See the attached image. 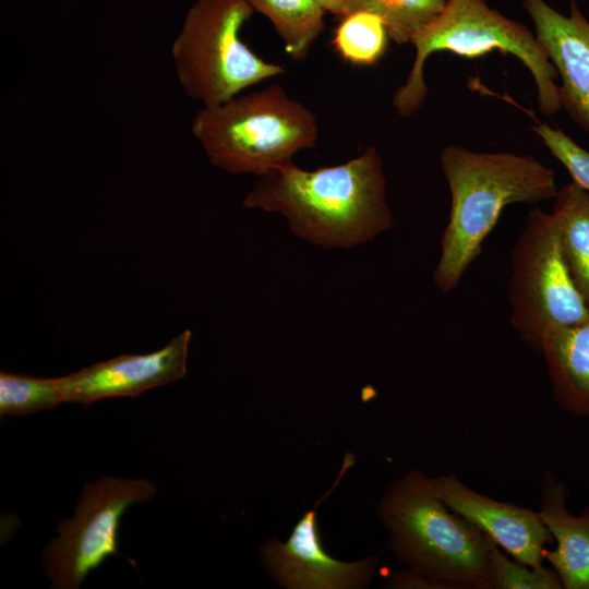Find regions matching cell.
<instances>
[{"instance_id": "1", "label": "cell", "mask_w": 589, "mask_h": 589, "mask_svg": "<svg viewBox=\"0 0 589 589\" xmlns=\"http://www.w3.org/2000/svg\"><path fill=\"white\" fill-rule=\"evenodd\" d=\"M247 208L284 216L293 235L324 248H352L393 227L383 160L369 146L344 164L299 168L293 161L257 176Z\"/></svg>"}, {"instance_id": "2", "label": "cell", "mask_w": 589, "mask_h": 589, "mask_svg": "<svg viewBox=\"0 0 589 589\" xmlns=\"http://www.w3.org/2000/svg\"><path fill=\"white\" fill-rule=\"evenodd\" d=\"M441 165L450 211L433 281L448 293L481 253L507 205L552 200L558 189L553 170L530 155L479 153L452 144L441 153Z\"/></svg>"}, {"instance_id": "3", "label": "cell", "mask_w": 589, "mask_h": 589, "mask_svg": "<svg viewBox=\"0 0 589 589\" xmlns=\"http://www.w3.org/2000/svg\"><path fill=\"white\" fill-rule=\"evenodd\" d=\"M380 515L395 555L437 589H492L491 540L452 510L421 471L392 484Z\"/></svg>"}, {"instance_id": "4", "label": "cell", "mask_w": 589, "mask_h": 589, "mask_svg": "<svg viewBox=\"0 0 589 589\" xmlns=\"http://www.w3.org/2000/svg\"><path fill=\"white\" fill-rule=\"evenodd\" d=\"M191 130L208 160L232 175L261 176L318 139L316 116L279 84L202 107Z\"/></svg>"}, {"instance_id": "5", "label": "cell", "mask_w": 589, "mask_h": 589, "mask_svg": "<svg viewBox=\"0 0 589 589\" xmlns=\"http://www.w3.org/2000/svg\"><path fill=\"white\" fill-rule=\"evenodd\" d=\"M411 45L416 49L411 70L393 96V106L402 118H410L423 105L429 92L424 64L438 51L469 59L493 50L510 53L531 73L540 111L552 117L562 109L555 83L558 74L536 35L490 8L485 0H446L443 10L413 37Z\"/></svg>"}, {"instance_id": "6", "label": "cell", "mask_w": 589, "mask_h": 589, "mask_svg": "<svg viewBox=\"0 0 589 589\" xmlns=\"http://www.w3.org/2000/svg\"><path fill=\"white\" fill-rule=\"evenodd\" d=\"M254 10L247 0H195L185 13L171 55L183 92L202 107L216 106L287 73L241 38Z\"/></svg>"}, {"instance_id": "7", "label": "cell", "mask_w": 589, "mask_h": 589, "mask_svg": "<svg viewBox=\"0 0 589 589\" xmlns=\"http://www.w3.org/2000/svg\"><path fill=\"white\" fill-rule=\"evenodd\" d=\"M508 299L513 326L536 351L551 328L589 320V308L564 262L552 213L533 208L527 215L512 251Z\"/></svg>"}, {"instance_id": "8", "label": "cell", "mask_w": 589, "mask_h": 589, "mask_svg": "<svg viewBox=\"0 0 589 589\" xmlns=\"http://www.w3.org/2000/svg\"><path fill=\"white\" fill-rule=\"evenodd\" d=\"M147 479L101 477L85 483L74 516L58 525V537L45 548V575L55 589H77L111 555H120L118 536L125 509L153 498Z\"/></svg>"}, {"instance_id": "9", "label": "cell", "mask_w": 589, "mask_h": 589, "mask_svg": "<svg viewBox=\"0 0 589 589\" xmlns=\"http://www.w3.org/2000/svg\"><path fill=\"white\" fill-rule=\"evenodd\" d=\"M191 330L173 337L165 347L144 354H121L60 377L65 402L84 406L110 397H133L182 378Z\"/></svg>"}, {"instance_id": "10", "label": "cell", "mask_w": 589, "mask_h": 589, "mask_svg": "<svg viewBox=\"0 0 589 589\" xmlns=\"http://www.w3.org/2000/svg\"><path fill=\"white\" fill-rule=\"evenodd\" d=\"M350 455L330 490L296 524L286 543L268 541L263 556L268 570L287 588L339 589L362 587L371 579L377 558L345 563L329 556L322 546L316 524V507L337 485L352 465Z\"/></svg>"}, {"instance_id": "11", "label": "cell", "mask_w": 589, "mask_h": 589, "mask_svg": "<svg viewBox=\"0 0 589 589\" xmlns=\"http://www.w3.org/2000/svg\"><path fill=\"white\" fill-rule=\"evenodd\" d=\"M430 480L435 493L452 510L514 560L533 568L544 567L545 545L553 539L538 512L477 492L453 473Z\"/></svg>"}, {"instance_id": "12", "label": "cell", "mask_w": 589, "mask_h": 589, "mask_svg": "<svg viewBox=\"0 0 589 589\" xmlns=\"http://www.w3.org/2000/svg\"><path fill=\"white\" fill-rule=\"evenodd\" d=\"M562 84L560 99L572 120L589 132V21L577 2L564 15L544 0H521Z\"/></svg>"}, {"instance_id": "13", "label": "cell", "mask_w": 589, "mask_h": 589, "mask_svg": "<svg viewBox=\"0 0 589 589\" xmlns=\"http://www.w3.org/2000/svg\"><path fill=\"white\" fill-rule=\"evenodd\" d=\"M567 489L556 474L546 470L542 478L539 516L556 543L544 550L562 588L589 589V507L581 515L567 507Z\"/></svg>"}, {"instance_id": "14", "label": "cell", "mask_w": 589, "mask_h": 589, "mask_svg": "<svg viewBox=\"0 0 589 589\" xmlns=\"http://www.w3.org/2000/svg\"><path fill=\"white\" fill-rule=\"evenodd\" d=\"M540 352L556 402L567 412L589 416V320L551 328Z\"/></svg>"}, {"instance_id": "15", "label": "cell", "mask_w": 589, "mask_h": 589, "mask_svg": "<svg viewBox=\"0 0 589 589\" xmlns=\"http://www.w3.org/2000/svg\"><path fill=\"white\" fill-rule=\"evenodd\" d=\"M552 214L564 262L589 308V191L574 181L558 189Z\"/></svg>"}, {"instance_id": "16", "label": "cell", "mask_w": 589, "mask_h": 589, "mask_svg": "<svg viewBox=\"0 0 589 589\" xmlns=\"http://www.w3.org/2000/svg\"><path fill=\"white\" fill-rule=\"evenodd\" d=\"M247 1L271 21L292 60H303L325 27V10L316 0Z\"/></svg>"}, {"instance_id": "17", "label": "cell", "mask_w": 589, "mask_h": 589, "mask_svg": "<svg viewBox=\"0 0 589 589\" xmlns=\"http://www.w3.org/2000/svg\"><path fill=\"white\" fill-rule=\"evenodd\" d=\"M388 33L382 19L369 11H354L342 16L335 28L333 44L346 61L371 67L385 55Z\"/></svg>"}, {"instance_id": "18", "label": "cell", "mask_w": 589, "mask_h": 589, "mask_svg": "<svg viewBox=\"0 0 589 589\" xmlns=\"http://www.w3.org/2000/svg\"><path fill=\"white\" fill-rule=\"evenodd\" d=\"M446 0H352L351 12L369 11L384 22L389 39L411 44L443 10Z\"/></svg>"}, {"instance_id": "19", "label": "cell", "mask_w": 589, "mask_h": 589, "mask_svg": "<svg viewBox=\"0 0 589 589\" xmlns=\"http://www.w3.org/2000/svg\"><path fill=\"white\" fill-rule=\"evenodd\" d=\"M65 402L60 377H35L0 373V412L25 416L49 410Z\"/></svg>"}, {"instance_id": "20", "label": "cell", "mask_w": 589, "mask_h": 589, "mask_svg": "<svg viewBox=\"0 0 589 589\" xmlns=\"http://www.w3.org/2000/svg\"><path fill=\"white\" fill-rule=\"evenodd\" d=\"M492 589H560L562 584L553 568H533L508 558L492 540L490 543Z\"/></svg>"}, {"instance_id": "21", "label": "cell", "mask_w": 589, "mask_h": 589, "mask_svg": "<svg viewBox=\"0 0 589 589\" xmlns=\"http://www.w3.org/2000/svg\"><path fill=\"white\" fill-rule=\"evenodd\" d=\"M531 129L566 168L573 181L589 191V151L582 148L558 128L537 122Z\"/></svg>"}, {"instance_id": "22", "label": "cell", "mask_w": 589, "mask_h": 589, "mask_svg": "<svg viewBox=\"0 0 589 589\" xmlns=\"http://www.w3.org/2000/svg\"><path fill=\"white\" fill-rule=\"evenodd\" d=\"M325 10L335 15L345 16L351 13L352 0H316Z\"/></svg>"}]
</instances>
